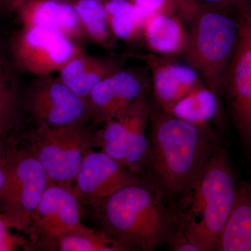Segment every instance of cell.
<instances>
[{"label":"cell","mask_w":251,"mask_h":251,"mask_svg":"<svg viewBox=\"0 0 251 251\" xmlns=\"http://www.w3.org/2000/svg\"><path fill=\"white\" fill-rule=\"evenodd\" d=\"M147 167L170 206L221 147L216 135L156 105L150 107Z\"/></svg>","instance_id":"obj_1"},{"label":"cell","mask_w":251,"mask_h":251,"mask_svg":"<svg viewBox=\"0 0 251 251\" xmlns=\"http://www.w3.org/2000/svg\"><path fill=\"white\" fill-rule=\"evenodd\" d=\"M237 187L229 157L220 148L169 206L178 228L199 251H215Z\"/></svg>","instance_id":"obj_2"},{"label":"cell","mask_w":251,"mask_h":251,"mask_svg":"<svg viewBox=\"0 0 251 251\" xmlns=\"http://www.w3.org/2000/svg\"><path fill=\"white\" fill-rule=\"evenodd\" d=\"M97 207L104 232L131 251H153L168 245L177 229L171 209L150 176L120 188Z\"/></svg>","instance_id":"obj_3"},{"label":"cell","mask_w":251,"mask_h":251,"mask_svg":"<svg viewBox=\"0 0 251 251\" xmlns=\"http://www.w3.org/2000/svg\"><path fill=\"white\" fill-rule=\"evenodd\" d=\"M242 16L229 10L201 6L188 25L187 44L179 55L220 98H224Z\"/></svg>","instance_id":"obj_4"},{"label":"cell","mask_w":251,"mask_h":251,"mask_svg":"<svg viewBox=\"0 0 251 251\" xmlns=\"http://www.w3.org/2000/svg\"><path fill=\"white\" fill-rule=\"evenodd\" d=\"M51 181L29 148L6 141L5 181L1 198L2 213L25 230Z\"/></svg>","instance_id":"obj_5"},{"label":"cell","mask_w":251,"mask_h":251,"mask_svg":"<svg viewBox=\"0 0 251 251\" xmlns=\"http://www.w3.org/2000/svg\"><path fill=\"white\" fill-rule=\"evenodd\" d=\"M31 152L54 184L70 188L87 153L97 147L96 134L83 124L69 126H39L29 138Z\"/></svg>","instance_id":"obj_6"},{"label":"cell","mask_w":251,"mask_h":251,"mask_svg":"<svg viewBox=\"0 0 251 251\" xmlns=\"http://www.w3.org/2000/svg\"><path fill=\"white\" fill-rule=\"evenodd\" d=\"M78 49L60 31L44 26H24L13 45L18 67L39 76L59 72Z\"/></svg>","instance_id":"obj_7"},{"label":"cell","mask_w":251,"mask_h":251,"mask_svg":"<svg viewBox=\"0 0 251 251\" xmlns=\"http://www.w3.org/2000/svg\"><path fill=\"white\" fill-rule=\"evenodd\" d=\"M224 98L243 144L251 147V4L242 16L239 39Z\"/></svg>","instance_id":"obj_8"},{"label":"cell","mask_w":251,"mask_h":251,"mask_svg":"<svg viewBox=\"0 0 251 251\" xmlns=\"http://www.w3.org/2000/svg\"><path fill=\"white\" fill-rule=\"evenodd\" d=\"M31 114L39 126L57 128L83 124L87 105L59 78L39 75L29 97Z\"/></svg>","instance_id":"obj_9"},{"label":"cell","mask_w":251,"mask_h":251,"mask_svg":"<svg viewBox=\"0 0 251 251\" xmlns=\"http://www.w3.org/2000/svg\"><path fill=\"white\" fill-rule=\"evenodd\" d=\"M140 179L137 173L103 151L92 150L81 163L72 190L77 199L97 206L112 193Z\"/></svg>","instance_id":"obj_10"},{"label":"cell","mask_w":251,"mask_h":251,"mask_svg":"<svg viewBox=\"0 0 251 251\" xmlns=\"http://www.w3.org/2000/svg\"><path fill=\"white\" fill-rule=\"evenodd\" d=\"M144 93H146V85L139 75L120 69L92 90L85 101L89 118L105 123L120 116Z\"/></svg>","instance_id":"obj_11"},{"label":"cell","mask_w":251,"mask_h":251,"mask_svg":"<svg viewBox=\"0 0 251 251\" xmlns=\"http://www.w3.org/2000/svg\"><path fill=\"white\" fill-rule=\"evenodd\" d=\"M31 222L50 239L57 241L66 234L93 229L82 224L78 199L72 190L52 182L46 190Z\"/></svg>","instance_id":"obj_12"},{"label":"cell","mask_w":251,"mask_h":251,"mask_svg":"<svg viewBox=\"0 0 251 251\" xmlns=\"http://www.w3.org/2000/svg\"><path fill=\"white\" fill-rule=\"evenodd\" d=\"M135 57L146 63L151 70L155 102L165 111L195 89L205 84L193 68L175 62L169 56L151 52L137 54Z\"/></svg>","instance_id":"obj_13"},{"label":"cell","mask_w":251,"mask_h":251,"mask_svg":"<svg viewBox=\"0 0 251 251\" xmlns=\"http://www.w3.org/2000/svg\"><path fill=\"white\" fill-rule=\"evenodd\" d=\"M17 9L25 27L54 28L72 41L85 34L75 8L66 0H29Z\"/></svg>","instance_id":"obj_14"},{"label":"cell","mask_w":251,"mask_h":251,"mask_svg":"<svg viewBox=\"0 0 251 251\" xmlns=\"http://www.w3.org/2000/svg\"><path fill=\"white\" fill-rule=\"evenodd\" d=\"M120 69L117 59L92 57L79 49L59 69V78L85 102L99 82Z\"/></svg>","instance_id":"obj_15"},{"label":"cell","mask_w":251,"mask_h":251,"mask_svg":"<svg viewBox=\"0 0 251 251\" xmlns=\"http://www.w3.org/2000/svg\"><path fill=\"white\" fill-rule=\"evenodd\" d=\"M215 251H251V185L237 184L235 200Z\"/></svg>","instance_id":"obj_16"},{"label":"cell","mask_w":251,"mask_h":251,"mask_svg":"<svg viewBox=\"0 0 251 251\" xmlns=\"http://www.w3.org/2000/svg\"><path fill=\"white\" fill-rule=\"evenodd\" d=\"M221 99L206 84L176 102L168 112L218 136L216 124L223 115Z\"/></svg>","instance_id":"obj_17"},{"label":"cell","mask_w":251,"mask_h":251,"mask_svg":"<svg viewBox=\"0 0 251 251\" xmlns=\"http://www.w3.org/2000/svg\"><path fill=\"white\" fill-rule=\"evenodd\" d=\"M142 34L151 52L161 55L179 56L187 44L188 30L184 23L175 15L166 13L149 16Z\"/></svg>","instance_id":"obj_18"},{"label":"cell","mask_w":251,"mask_h":251,"mask_svg":"<svg viewBox=\"0 0 251 251\" xmlns=\"http://www.w3.org/2000/svg\"><path fill=\"white\" fill-rule=\"evenodd\" d=\"M126 128L127 152L126 164L130 171L138 174L147 167L149 138L147 126L150 120V106L146 93L121 114Z\"/></svg>","instance_id":"obj_19"},{"label":"cell","mask_w":251,"mask_h":251,"mask_svg":"<svg viewBox=\"0 0 251 251\" xmlns=\"http://www.w3.org/2000/svg\"><path fill=\"white\" fill-rule=\"evenodd\" d=\"M103 3L112 34L122 40H132L143 32L144 23L151 16L130 0H107Z\"/></svg>","instance_id":"obj_20"},{"label":"cell","mask_w":251,"mask_h":251,"mask_svg":"<svg viewBox=\"0 0 251 251\" xmlns=\"http://www.w3.org/2000/svg\"><path fill=\"white\" fill-rule=\"evenodd\" d=\"M79 19L85 31L100 45H111L112 34L105 5L101 0H74Z\"/></svg>","instance_id":"obj_21"},{"label":"cell","mask_w":251,"mask_h":251,"mask_svg":"<svg viewBox=\"0 0 251 251\" xmlns=\"http://www.w3.org/2000/svg\"><path fill=\"white\" fill-rule=\"evenodd\" d=\"M62 251H127L129 247L108 235L92 229L87 232H74L57 239Z\"/></svg>","instance_id":"obj_22"},{"label":"cell","mask_w":251,"mask_h":251,"mask_svg":"<svg viewBox=\"0 0 251 251\" xmlns=\"http://www.w3.org/2000/svg\"><path fill=\"white\" fill-rule=\"evenodd\" d=\"M104 125L103 129L96 133L97 147L100 148V151L126 167V128L123 117L120 115Z\"/></svg>","instance_id":"obj_23"},{"label":"cell","mask_w":251,"mask_h":251,"mask_svg":"<svg viewBox=\"0 0 251 251\" xmlns=\"http://www.w3.org/2000/svg\"><path fill=\"white\" fill-rule=\"evenodd\" d=\"M136 6L152 15L166 13L175 15L188 27L201 6L196 0H130Z\"/></svg>","instance_id":"obj_24"},{"label":"cell","mask_w":251,"mask_h":251,"mask_svg":"<svg viewBox=\"0 0 251 251\" xmlns=\"http://www.w3.org/2000/svg\"><path fill=\"white\" fill-rule=\"evenodd\" d=\"M4 64L0 60V133H7L17 110V98Z\"/></svg>","instance_id":"obj_25"},{"label":"cell","mask_w":251,"mask_h":251,"mask_svg":"<svg viewBox=\"0 0 251 251\" xmlns=\"http://www.w3.org/2000/svg\"><path fill=\"white\" fill-rule=\"evenodd\" d=\"M18 229V226L7 215L0 214V251H13L19 246H24L25 241L21 236L11 234L10 227Z\"/></svg>","instance_id":"obj_26"},{"label":"cell","mask_w":251,"mask_h":251,"mask_svg":"<svg viewBox=\"0 0 251 251\" xmlns=\"http://www.w3.org/2000/svg\"><path fill=\"white\" fill-rule=\"evenodd\" d=\"M196 1L204 7L227 9L240 14H244L251 4V0H196Z\"/></svg>","instance_id":"obj_27"},{"label":"cell","mask_w":251,"mask_h":251,"mask_svg":"<svg viewBox=\"0 0 251 251\" xmlns=\"http://www.w3.org/2000/svg\"><path fill=\"white\" fill-rule=\"evenodd\" d=\"M168 250L173 251H199L186 234L177 228L168 244Z\"/></svg>","instance_id":"obj_28"},{"label":"cell","mask_w":251,"mask_h":251,"mask_svg":"<svg viewBox=\"0 0 251 251\" xmlns=\"http://www.w3.org/2000/svg\"><path fill=\"white\" fill-rule=\"evenodd\" d=\"M7 133H0V198L4 187L6 167V138Z\"/></svg>","instance_id":"obj_29"},{"label":"cell","mask_w":251,"mask_h":251,"mask_svg":"<svg viewBox=\"0 0 251 251\" xmlns=\"http://www.w3.org/2000/svg\"><path fill=\"white\" fill-rule=\"evenodd\" d=\"M28 1H29V0H6L8 6L9 7L14 8V9H17L21 5L27 2Z\"/></svg>","instance_id":"obj_30"}]
</instances>
